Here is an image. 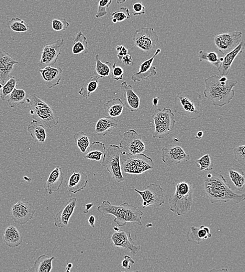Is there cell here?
<instances>
[{
  "mask_svg": "<svg viewBox=\"0 0 245 272\" xmlns=\"http://www.w3.org/2000/svg\"><path fill=\"white\" fill-rule=\"evenodd\" d=\"M117 62H115L113 66L111 67V77L114 80L120 81L123 79L124 75V69L121 67L116 66Z\"/></svg>",
  "mask_w": 245,
  "mask_h": 272,
  "instance_id": "obj_47",
  "label": "cell"
},
{
  "mask_svg": "<svg viewBox=\"0 0 245 272\" xmlns=\"http://www.w3.org/2000/svg\"><path fill=\"white\" fill-rule=\"evenodd\" d=\"M3 86V85L2 83H0V90H2Z\"/></svg>",
  "mask_w": 245,
  "mask_h": 272,
  "instance_id": "obj_61",
  "label": "cell"
},
{
  "mask_svg": "<svg viewBox=\"0 0 245 272\" xmlns=\"http://www.w3.org/2000/svg\"><path fill=\"white\" fill-rule=\"evenodd\" d=\"M89 224L92 227H95V217L93 215H91L89 217L88 220Z\"/></svg>",
  "mask_w": 245,
  "mask_h": 272,
  "instance_id": "obj_52",
  "label": "cell"
},
{
  "mask_svg": "<svg viewBox=\"0 0 245 272\" xmlns=\"http://www.w3.org/2000/svg\"><path fill=\"white\" fill-rule=\"evenodd\" d=\"M26 96V94L24 90L15 88L8 96L6 101L10 107L14 108L24 104L25 102Z\"/></svg>",
  "mask_w": 245,
  "mask_h": 272,
  "instance_id": "obj_35",
  "label": "cell"
},
{
  "mask_svg": "<svg viewBox=\"0 0 245 272\" xmlns=\"http://www.w3.org/2000/svg\"><path fill=\"white\" fill-rule=\"evenodd\" d=\"M242 31H236L217 35L215 45L223 54H227L238 46L242 40Z\"/></svg>",
  "mask_w": 245,
  "mask_h": 272,
  "instance_id": "obj_15",
  "label": "cell"
},
{
  "mask_svg": "<svg viewBox=\"0 0 245 272\" xmlns=\"http://www.w3.org/2000/svg\"><path fill=\"white\" fill-rule=\"evenodd\" d=\"M204 135V132L203 131H199L197 133L196 138L198 139H201Z\"/></svg>",
  "mask_w": 245,
  "mask_h": 272,
  "instance_id": "obj_56",
  "label": "cell"
},
{
  "mask_svg": "<svg viewBox=\"0 0 245 272\" xmlns=\"http://www.w3.org/2000/svg\"><path fill=\"white\" fill-rule=\"evenodd\" d=\"M7 25L8 28L17 33L27 32L29 30V25L25 21L19 18L13 17L9 20Z\"/></svg>",
  "mask_w": 245,
  "mask_h": 272,
  "instance_id": "obj_38",
  "label": "cell"
},
{
  "mask_svg": "<svg viewBox=\"0 0 245 272\" xmlns=\"http://www.w3.org/2000/svg\"><path fill=\"white\" fill-rule=\"evenodd\" d=\"M17 79L15 77H10L9 79L3 85L0 93V97L3 101L6 100L8 96L16 88Z\"/></svg>",
  "mask_w": 245,
  "mask_h": 272,
  "instance_id": "obj_42",
  "label": "cell"
},
{
  "mask_svg": "<svg viewBox=\"0 0 245 272\" xmlns=\"http://www.w3.org/2000/svg\"><path fill=\"white\" fill-rule=\"evenodd\" d=\"M100 79L101 78L96 75L90 78L87 85L85 87H82L79 91V94L85 99H88L92 93H94L98 89Z\"/></svg>",
  "mask_w": 245,
  "mask_h": 272,
  "instance_id": "obj_37",
  "label": "cell"
},
{
  "mask_svg": "<svg viewBox=\"0 0 245 272\" xmlns=\"http://www.w3.org/2000/svg\"><path fill=\"white\" fill-rule=\"evenodd\" d=\"M130 264L135 265V261L131 257L125 255L123 261H122L121 267L126 269L127 270H130L131 269Z\"/></svg>",
  "mask_w": 245,
  "mask_h": 272,
  "instance_id": "obj_49",
  "label": "cell"
},
{
  "mask_svg": "<svg viewBox=\"0 0 245 272\" xmlns=\"http://www.w3.org/2000/svg\"><path fill=\"white\" fill-rule=\"evenodd\" d=\"M118 126V122L114 118L106 117L100 118L97 122L95 132L99 136H105L110 129L115 128Z\"/></svg>",
  "mask_w": 245,
  "mask_h": 272,
  "instance_id": "obj_29",
  "label": "cell"
},
{
  "mask_svg": "<svg viewBox=\"0 0 245 272\" xmlns=\"http://www.w3.org/2000/svg\"><path fill=\"white\" fill-rule=\"evenodd\" d=\"M63 182V173L61 167L59 166L50 173L48 178L44 183L43 187L45 193L52 194L54 192H58Z\"/></svg>",
  "mask_w": 245,
  "mask_h": 272,
  "instance_id": "obj_21",
  "label": "cell"
},
{
  "mask_svg": "<svg viewBox=\"0 0 245 272\" xmlns=\"http://www.w3.org/2000/svg\"><path fill=\"white\" fill-rule=\"evenodd\" d=\"M106 150L105 145L99 141H95L89 147L84 158L91 160L101 161Z\"/></svg>",
  "mask_w": 245,
  "mask_h": 272,
  "instance_id": "obj_31",
  "label": "cell"
},
{
  "mask_svg": "<svg viewBox=\"0 0 245 272\" xmlns=\"http://www.w3.org/2000/svg\"><path fill=\"white\" fill-rule=\"evenodd\" d=\"M126 66H131L133 64L132 57L130 54H128L127 55L122 58L121 60Z\"/></svg>",
  "mask_w": 245,
  "mask_h": 272,
  "instance_id": "obj_51",
  "label": "cell"
},
{
  "mask_svg": "<svg viewBox=\"0 0 245 272\" xmlns=\"http://www.w3.org/2000/svg\"><path fill=\"white\" fill-rule=\"evenodd\" d=\"M161 51V49H158L151 58L144 61L141 64L139 71L132 75L131 79L133 82H139L146 80L157 74V69L153 66V63L155 58Z\"/></svg>",
  "mask_w": 245,
  "mask_h": 272,
  "instance_id": "obj_18",
  "label": "cell"
},
{
  "mask_svg": "<svg viewBox=\"0 0 245 272\" xmlns=\"http://www.w3.org/2000/svg\"><path fill=\"white\" fill-rule=\"evenodd\" d=\"M70 24L64 18L54 19L51 20V27L56 31H65L69 27Z\"/></svg>",
  "mask_w": 245,
  "mask_h": 272,
  "instance_id": "obj_44",
  "label": "cell"
},
{
  "mask_svg": "<svg viewBox=\"0 0 245 272\" xmlns=\"http://www.w3.org/2000/svg\"><path fill=\"white\" fill-rule=\"evenodd\" d=\"M174 140L175 141H178V139L177 138H174Z\"/></svg>",
  "mask_w": 245,
  "mask_h": 272,
  "instance_id": "obj_62",
  "label": "cell"
},
{
  "mask_svg": "<svg viewBox=\"0 0 245 272\" xmlns=\"http://www.w3.org/2000/svg\"><path fill=\"white\" fill-rule=\"evenodd\" d=\"M35 212L34 206L29 202L19 201L11 208V218L15 223L24 225L32 219Z\"/></svg>",
  "mask_w": 245,
  "mask_h": 272,
  "instance_id": "obj_16",
  "label": "cell"
},
{
  "mask_svg": "<svg viewBox=\"0 0 245 272\" xmlns=\"http://www.w3.org/2000/svg\"><path fill=\"white\" fill-rule=\"evenodd\" d=\"M245 146L242 145L238 146L234 149V154L237 161L241 165L245 167Z\"/></svg>",
  "mask_w": 245,
  "mask_h": 272,
  "instance_id": "obj_46",
  "label": "cell"
},
{
  "mask_svg": "<svg viewBox=\"0 0 245 272\" xmlns=\"http://www.w3.org/2000/svg\"><path fill=\"white\" fill-rule=\"evenodd\" d=\"M25 101L29 104L30 113L34 116L35 120L48 129L57 126L59 123L58 116L51 107L38 95L32 94Z\"/></svg>",
  "mask_w": 245,
  "mask_h": 272,
  "instance_id": "obj_6",
  "label": "cell"
},
{
  "mask_svg": "<svg viewBox=\"0 0 245 272\" xmlns=\"http://www.w3.org/2000/svg\"><path fill=\"white\" fill-rule=\"evenodd\" d=\"M154 123L153 138H164L168 136L175 125V115L170 108H158L152 116Z\"/></svg>",
  "mask_w": 245,
  "mask_h": 272,
  "instance_id": "obj_8",
  "label": "cell"
},
{
  "mask_svg": "<svg viewBox=\"0 0 245 272\" xmlns=\"http://www.w3.org/2000/svg\"><path fill=\"white\" fill-rule=\"evenodd\" d=\"M112 3L111 0L107 1H100L98 3L96 17L97 18L103 17L107 14V8Z\"/></svg>",
  "mask_w": 245,
  "mask_h": 272,
  "instance_id": "obj_45",
  "label": "cell"
},
{
  "mask_svg": "<svg viewBox=\"0 0 245 272\" xmlns=\"http://www.w3.org/2000/svg\"><path fill=\"white\" fill-rule=\"evenodd\" d=\"M190 159V155L187 154L180 146L168 145L162 148V160L169 167L176 166L182 162H187Z\"/></svg>",
  "mask_w": 245,
  "mask_h": 272,
  "instance_id": "obj_14",
  "label": "cell"
},
{
  "mask_svg": "<svg viewBox=\"0 0 245 272\" xmlns=\"http://www.w3.org/2000/svg\"><path fill=\"white\" fill-rule=\"evenodd\" d=\"M202 97L199 93L188 90L178 93L174 100V112L191 119L203 115Z\"/></svg>",
  "mask_w": 245,
  "mask_h": 272,
  "instance_id": "obj_4",
  "label": "cell"
},
{
  "mask_svg": "<svg viewBox=\"0 0 245 272\" xmlns=\"http://www.w3.org/2000/svg\"><path fill=\"white\" fill-rule=\"evenodd\" d=\"M194 190L186 182H178L175 193L170 196V211L178 216L184 215L191 210L194 202Z\"/></svg>",
  "mask_w": 245,
  "mask_h": 272,
  "instance_id": "obj_5",
  "label": "cell"
},
{
  "mask_svg": "<svg viewBox=\"0 0 245 272\" xmlns=\"http://www.w3.org/2000/svg\"><path fill=\"white\" fill-rule=\"evenodd\" d=\"M76 145L82 153H85L90 147V141L88 136L83 132H79L74 135Z\"/></svg>",
  "mask_w": 245,
  "mask_h": 272,
  "instance_id": "obj_39",
  "label": "cell"
},
{
  "mask_svg": "<svg viewBox=\"0 0 245 272\" xmlns=\"http://www.w3.org/2000/svg\"><path fill=\"white\" fill-rule=\"evenodd\" d=\"M146 13V7L141 2L135 3L132 6V14L134 16L141 15Z\"/></svg>",
  "mask_w": 245,
  "mask_h": 272,
  "instance_id": "obj_48",
  "label": "cell"
},
{
  "mask_svg": "<svg viewBox=\"0 0 245 272\" xmlns=\"http://www.w3.org/2000/svg\"><path fill=\"white\" fill-rule=\"evenodd\" d=\"M77 199L71 198L64 208L54 218V224L59 228H63L69 225L70 218L76 208Z\"/></svg>",
  "mask_w": 245,
  "mask_h": 272,
  "instance_id": "obj_20",
  "label": "cell"
},
{
  "mask_svg": "<svg viewBox=\"0 0 245 272\" xmlns=\"http://www.w3.org/2000/svg\"><path fill=\"white\" fill-rule=\"evenodd\" d=\"M3 241L9 248H15L20 246L22 238L17 228L14 226H9L4 230L3 235Z\"/></svg>",
  "mask_w": 245,
  "mask_h": 272,
  "instance_id": "obj_28",
  "label": "cell"
},
{
  "mask_svg": "<svg viewBox=\"0 0 245 272\" xmlns=\"http://www.w3.org/2000/svg\"><path fill=\"white\" fill-rule=\"evenodd\" d=\"M120 163L122 172L133 175H141L154 167L152 158L143 154L128 155L122 153L120 156Z\"/></svg>",
  "mask_w": 245,
  "mask_h": 272,
  "instance_id": "obj_7",
  "label": "cell"
},
{
  "mask_svg": "<svg viewBox=\"0 0 245 272\" xmlns=\"http://www.w3.org/2000/svg\"><path fill=\"white\" fill-rule=\"evenodd\" d=\"M211 237L210 228L204 225L200 227L192 226L187 234V241L196 245L202 244Z\"/></svg>",
  "mask_w": 245,
  "mask_h": 272,
  "instance_id": "obj_25",
  "label": "cell"
},
{
  "mask_svg": "<svg viewBox=\"0 0 245 272\" xmlns=\"http://www.w3.org/2000/svg\"><path fill=\"white\" fill-rule=\"evenodd\" d=\"M195 163L200 171H209L213 170L214 169V158L209 154H206L196 160Z\"/></svg>",
  "mask_w": 245,
  "mask_h": 272,
  "instance_id": "obj_40",
  "label": "cell"
},
{
  "mask_svg": "<svg viewBox=\"0 0 245 272\" xmlns=\"http://www.w3.org/2000/svg\"><path fill=\"white\" fill-rule=\"evenodd\" d=\"M23 272H35L34 268L32 267L28 270H25Z\"/></svg>",
  "mask_w": 245,
  "mask_h": 272,
  "instance_id": "obj_57",
  "label": "cell"
},
{
  "mask_svg": "<svg viewBox=\"0 0 245 272\" xmlns=\"http://www.w3.org/2000/svg\"><path fill=\"white\" fill-rule=\"evenodd\" d=\"M72 52L73 54H80L83 52L86 53L88 52V41L81 31L77 32L73 39Z\"/></svg>",
  "mask_w": 245,
  "mask_h": 272,
  "instance_id": "obj_33",
  "label": "cell"
},
{
  "mask_svg": "<svg viewBox=\"0 0 245 272\" xmlns=\"http://www.w3.org/2000/svg\"><path fill=\"white\" fill-rule=\"evenodd\" d=\"M97 211L103 215L110 214L115 217L114 222L120 227H124L128 223L142 225V216L143 213L137 207L125 202L116 206L113 205L108 201H104L99 205Z\"/></svg>",
  "mask_w": 245,
  "mask_h": 272,
  "instance_id": "obj_3",
  "label": "cell"
},
{
  "mask_svg": "<svg viewBox=\"0 0 245 272\" xmlns=\"http://www.w3.org/2000/svg\"><path fill=\"white\" fill-rule=\"evenodd\" d=\"M39 72L48 89H52L60 84L62 72V69L60 67L47 66L39 69Z\"/></svg>",
  "mask_w": 245,
  "mask_h": 272,
  "instance_id": "obj_22",
  "label": "cell"
},
{
  "mask_svg": "<svg viewBox=\"0 0 245 272\" xmlns=\"http://www.w3.org/2000/svg\"><path fill=\"white\" fill-rule=\"evenodd\" d=\"M114 230L116 231V232H118L119 231V228H118V227L116 226L114 228Z\"/></svg>",
  "mask_w": 245,
  "mask_h": 272,
  "instance_id": "obj_58",
  "label": "cell"
},
{
  "mask_svg": "<svg viewBox=\"0 0 245 272\" xmlns=\"http://www.w3.org/2000/svg\"><path fill=\"white\" fill-rule=\"evenodd\" d=\"M198 57L200 61H207L218 68L220 66V58L215 52H207L204 50H200L198 52Z\"/></svg>",
  "mask_w": 245,
  "mask_h": 272,
  "instance_id": "obj_41",
  "label": "cell"
},
{
  "mask_svg": "<svg viewBox=\"0 0 245 272\" xmlns=\"http://www.w3.org/2000/svg\"><path fill=\"white\" fill-rule=\"evenodd\" d=\"M121 88L124 92L125 104L128 110L132 112L139 111L140 106V99L139 96L133 90V87L123 82L121 84Z\"/></svg>",
  "mask_w": 245,
  "mask_h": 272,
  "instance_id": "obj_23",
  "label": "cell"
},
{
  "mask_svg": "<svg viewBox=\"0 0 245 272\" xmlns=\"http://www.w3.org/2000/svg\"><path fill=\"white\" fill-rule=\"evenodd\" d=\"M27 130L36 143L45 142L47 136L46 127L41 123L34 119L29 124Z\"/></svg>",
  "mask_w": 245,
  "mask_h": 272,
  "instance_id": "obj_27",
  "label": "cell"
},
{
  "mask_svg": "<svg viewBox=\"0 0 245 272\" xmlns=\"http://www.w3.org/2000/svg\"><path fill=\"white\" fill-rule=\"evenodd\" d=\"M111 239L115 247L128 250L133 256H136L141 248L140 245L133 242L131 233L129 232L122 231L116 232L111 236Z\"/></svg>",
  "mask_w": 245,
  "mask_h": 272,
  "instance_id": "obj_17",
  "label": "cell"
},
{
  "mask_svg": "<svg viewBox=\"0 0 245 272\" xmlns=\"http://www.w3.org/2000/svg\"><path fill=\"white\" fill-rule=\"evenodd\" d=\"M244 48L245 42L244 40H242L238 46L226 54L225 57L224 58V61L220 63L218 69L220 76L229 74L234 61L235 60L239 54L243 52Z\"/></svg>",
  "mask_w": 245,
  "mask_h": 272,
  "instance_id": "obj_24",
  "label": "cell"
},
{
  "mask_svg": "<svg viewBox=\"0 0 245 272\" xmlns=\"http://www.w3.org/2000/svg\"><path fill=\"white\" fill-rule=\"evenodd\" d=\"M88 182L86 173L74 171L68 180V191L71 193L76 194L84 190L87 187Z\"/></svg>",
  "mask_w": 245,
  "mask_h": 272,
  "instance_id": "obj_26",
  "label": "cell"
},
{
  "mask_svg": "<svg viewBox=\"0 0 245 272\" xmlns=\"http://www.w3.org/2000/svg\"><path fill=\"white\" fill-rule=\"evenodd\" d=\"M122 152L116 145H110L106 150L102 161V165L106 168L110 175L118 183L124 182L120 163V156Z\"/></svg>",
  "mask_w": 245,
  "mask_h": 272,
  "instance_id": "obj_9",
  "label": "cell"
},
{
  "mask_svg": "<svg viewBox=\"0 0 245 272\" xmlns=\"http://www.w3.org/2000/svg\"><path fill=\"white\" fill-rule=\"evenodd\" d=\"M65 272H70V271H69V270H65Z\"/></svg>",
  "mask_w": 245,
  "mask_h": 272,
  "instance_id": "obj_63",
  "label": "cell"
},
{
  "mask_svg": "<svg viewBox=\"0 0 245 272\" xmlns=\"http://www.w3.org/2000/svg\"><path fill=\"white\" fill-rule=\"evenodd\" d=\"M119 272H142L140 271H132V272H128V271L122 272V271H120Z\"/></svg>",
  "mask_w": 245,
  "mask_h": 272,
  "instance_id": "obj_60",
  "label": "cell"
},
{
  "mask_svg": "<svg viewBox=\"0 0 245 272\" xmlns=\"http://www.w3.org/2000/svg\"><path fill=\"white\" fill-rule=\"evenodd\" d=\"M95 59L94 73L95 75L100 78L108 77L111 71V63L109 62H102L99 58L98 54H97L95 56Z\"/></svg>",
  "mask_w": 245,
  "mask_h": 272,
  "instance_id": "obj_36",
  "label": "cell"
},
{
  "mask_svg": "<svg viewBox=\"0 0 245 272\" xmlns=\"http://www.w3.org/2000/svg\"><path fill=\"white\" fill-rule=\"evenodd\" d=\"M94 204L93 203H88L85 205V210L83 211L84 214H87L89 213V211H90L93 207Z\"/></svg>",
  "mask_w": 245,
  "mask_h": 272,
  "instance_id": "obj_53",
  "label": "cell"
},
{
  "mask_svg": "<svg viewBox=\"0 0 245 272\" xmlns=\"http://www.w3.org/2000/svg\"><path fill=\"white\" fill-rule=\"evenodd\" d=\"M160 100V97L154 96L153 98V105L154 107L157 106L159 104V102Z\"/></svg>",
  "mask_w": 245,
  "mask_h": 272,
  "instance_id": "obj_55",
  "label": "cell"
},
{
  "mask_svg": "<svg viewBox=\"0 0 245 272\" xmlns=\"http://www.w3.org/2000/svg\"><path fill=\"white\" fill-rule=\"evenodd\" d=\"M230 178L236 188L240 191L245 186V172L238 168L231 167L228 169Z\"/></svg>",
  "mask_w": 245,
  "mask_h": 272,
  "instance_id": "obj_32",
  "label": "cell"
},
{
  "mask_svg": "<svg viewBox=\"0 0 245 272\" xmlns=\"http://www.w3.org/2000/svg\"><path fill=\"white\" fill-rule=\"evenodd\" d=\"M119 147L122 153L128 155L142 154L146 150V145L141 136L134 129H130L124 133Z\"/></svg>",
  "mask_w": 245,
  "mask_h": 272,
  "instance_id": "obj_10",
  "label": "cell"
},
{
  "mask_svg": "<svg viewBox=\"0 0 245 272\" xmlns=\"http://www.w3.org/2000/svg\"><path fill=\"white\" fill-rule=\"evenodd\" d=\"M19 62L5 50L0 49V83L3 85L10 78L14 66Z\"/></svg>",
  "mask_w": 245,
  "mask_h": 272,
  "instance_id": "obj_19",
  "label": "cell"
},
{
  "mask_svg": "<svg viewBox=\"0 0 245 272\" xmlns=\"http://www.w3.org/2000/svg\"><path fill=\"white\" fill-rule=\"evenodd\" d=\"M65 41L62 38L43 46L39 62V67L44 68L52 66L57 62L64 46Z\"/></svg>",
  "mask_w": 245,
  "mask_h": 272,
  "instance_id": "obj_13",
  "label": "cell"
},
{
  "mask_svg": "<svg viewBox=\"0 0 245 272\" xmlns=\"http://www.w3.org/2000/svg\"><path fill=\"white\" fill-rule=\"evenodd\" d=\"M135 191L141 196L143 200V209L149 206L159 208L164 203L163 190L159 184L151 183L144 191L135 189Z\"/></svg>",
  "mask_w": 245,
  "mask_h": 272,
  "instance_id": "obj_12",
  "label": "cell"
},
{
  "mask_svg": "<svg viewBox=\"0 0 245 272\" xmlns=\"http://www.w3.org/2000/svg\"><path fill=\"white\" fill-rule=\"evenodd\" d=\"M204 188L207 197L213 204L230 201L237 204L245 200V194L234 192L224 176L215 172L209 173L205 177Z\"/></svg>",
  "mask_w": 245,
  "mask_h": 272,
  "instance_id": "obj_1",
  "label": "cell"
},
{
  "mask_svg": "<svg viewBox=\"0 0 245 272\" xmlns=\"http://www.w3.org/2000/svg\"><path fill=\"white\" fill-rule=\"evenodd\" d=\"M54 257L41 255L35 261L34 268L35 272H51Z\"/></svg>",
  "mask_w": 245,
  "mask_h": 272,
  "instance_id": "obj_34",
  "label": "cell"
},
{
  "mask_svg": "<svg viewBox=\"0 0 245 272\" xmlns=\"http://www.w3.org/2000/svg\"><path fill=\"white\" fill-rule=\"evenodd\" d=\"M66 267H67L71 269L73 267V265L72 264H71V263L68 264L67 266H66Z\"/></svg>",
  "mask_w": 245,
  "mask_h": 272,
  "instance_id": "obj_59",
  "label": "cell"
},
{
  "mask_svg": "<svg viewBox=\"0 0 245 272\" xmlns=\"http://www.w3.org/2000/svg\"><path fill=\"white\" fill-rule=\"evenodd\" d=\"M133 40L137 47L149 52L157 45L159 36L154 28L142 27L136 30L133 36Z\"/></svg>",
  "mask_w": 245,
  "mask_h": 272,
  "instance_id": "obj_11",
  "label": "cell"
},
{
  "mask_svg": "<svg viewBox=\"0 0 245 272\" xmlns=\"http://www.w3.org/2000/svg\"><path fill=\"white\" fill-rule=\"evenodd\" d=\"M116 50L118 52L117 57L120 60H121L122 58L128 54V50L126 49L124 46L122 45L117 46L116 48Z\"/></svg>",
  "mask_w": 245,
  "mask_h": 272,
  "instance_id": "obj_50",
  "label": "cell"
},
{
  "mask_svg": "<svg viewBox=\"0 0 245 272\" xmlns=\"http://www.w3.org/2000/svg\"><path fill=\"white\" fill-rule=\"evenodd\" d=\"M209 272H230L229 271V270L227 269H213L209 271Z\"/></svg>",
  "mask_w": 245,
  "mask_h": 272,
  "instance_id": "obj_54",
  "label": "cell"
},
{
  "mask_svg": "<svg viewBox=\"0 0 245 272\" xmlns=\"http://www.w3.org/2000/svg\"><path fill=\"white\" fill-rule=\"evenodd\" d=\"M125 104L119 98L110 100L104 104L106 113L109 117L115 118L123 112Z\"/></svg>",
  "mask_w": 245,
  "mask_h": 272,
  "instance_id": "obj_30",
  "label": "cell"
},
{
  "mask_svg": "<svg viewBox=\"0 0 245 272\" xmlns=\"http://www.w3.org/2000/svg\"><path fill=\"white\" fill-rule=\"evenodd\" d=\"M111 16L113 18V23L121 22L131 18L130 10L129 8L125 7H121L117 11L111 14Z\"/></svg>",
  "mask_w": 245,
  "mask_h": 272,
  "instance_id": "obj_43",
  "label": "cell"
},
{
  "mask_svg": "<svg viewBox=\"0 0 245 272\" xmlns=\"http://www.w3.org/2000/svg\"><path fill=\"white\" fill-rule=\"evenodd\" d=\"M204 95L215 106L223 107L230 103L235 95L233 90L238 81L229 79L225 76L213 75L205 81Z\"/></svg>",
  "mask_w": 245,
  "mask_h": 272,
  "instance_id": "obj_2",
  "label": "cell"
}]
</instances>
